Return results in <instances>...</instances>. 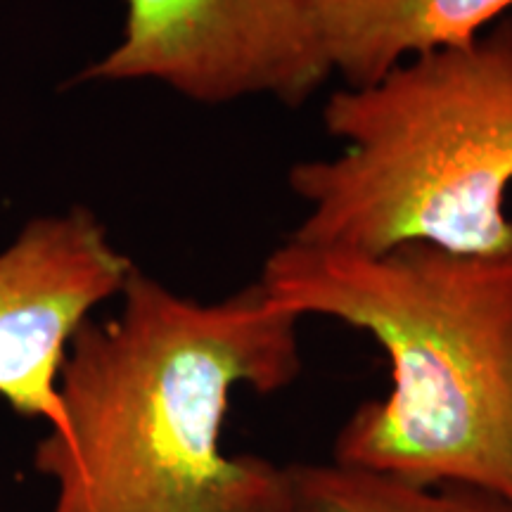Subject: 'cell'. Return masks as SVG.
I'll list each match as a JSON object with an SVG mask.
<instances>
[{
	"instance_id": "obj_1",
	"label": "cell",
	"mask_w": 512,
	"mask_h": 512,
	"mask_svg": "<svg viewBox=\"0 0 512 512\" xmlns=\"http://www.w3.org/2000/svg\"><path fill=\"white\" fill-rule=\"evenodd\" d=\"M121 299L64 356L60 420L34 453L50 512H297L290 467L230 456L221 434L235 389L268 396L302 373V318L259 280L200 304L133 268Z\"/></svg>"
},
{
	"instance_id": "obj_2",
	"label": "cell",
	"mask_w": 512,
	"mask_h": 512,
	"mask_svg": "<svg viewBox=\"0 0 512 512\" xmlns=\"http://www.w3.org/2000/svg\"><path fill=\"white\" fill-rule=\"evenodd\" d=\"M259 285L299 318L368 332L389 358L387 399L356 408L335 463L512 498V249L401 242L356 252L287 238Z\"/></svg>"
},
{
	"instance_id": "obj_3",
	"label": "cell",
	"mask_w": 512,
	"mask_h": 512,
	"mask_svg": "<svg viewBox=\"0 0 512 512\" xmlns=\"http://www.w3.org/2000/svg\"><path fill=\"white\" fill-rule=\"evenodd\" d=\"M323 126L344 147L290 169V190L306 204L292 240L356 252L401 242L512 249V15L467 46L332 93Z\"/></svg>"
},
{
	"instance_id": "obj_4",
	"label": "cell",
	"mask_w": 512,
	"mask_h": 512,
	"mask_svg": "<svg viewBox=\"0 0 512 512\" xmlns=\"http://www.w3.org/2000/svg\"><path fill=\"white\" fill-rule=\"evenodd\" d=\"M330 76L313 0H126L124 38L79 81L155 79L204 105L302 107Z\"/></svg>"
},
{
	"instance_id": "obj_5",
	"label": "cell",
	"mask_w": 512,
	"mask_h": 512,
	"mask_svg": "<svg viewBox=\"0 0 512 512\" xmlns=\"http://www.w3.org/2000/svg\"><path fill=\"white\" fill-rule=\"evenodd\" d=\"M133 268L83 207L31 221L0 254V399L12 411L57 425L69 342Z\"/></svg>"
},
{
	"instance_id": "obj_6",
	"label": "cell",
	"mask_w": 512,
	"mask_h": 512,
	"mask_svg": "<svg viewBox=\"0 0 512 512\" xmlns=\"http://www.w3.org/2000/svg\"><path fill=\"white\" fill-rule=\"evenodd\" d=\"M512 10V0H313L332 74L366 88L413 57L460 48Z\"/></svg>"
},
{
	"instance_id": "obj_7",
	"label": "cell",
	"mask_w": 512,
	"mask_h": 512,
	"mask_svg": "<svg viewBox=\"0 0 512 512\" xmlns=\"http://www.w3.org/2000/svg\"><path fill=\"white\" fill-rule=\"evenodd\" d=\"M297 512H512V498L477 484H415L342 463L290 465Z\"/></svg>"
}]
</instances>
